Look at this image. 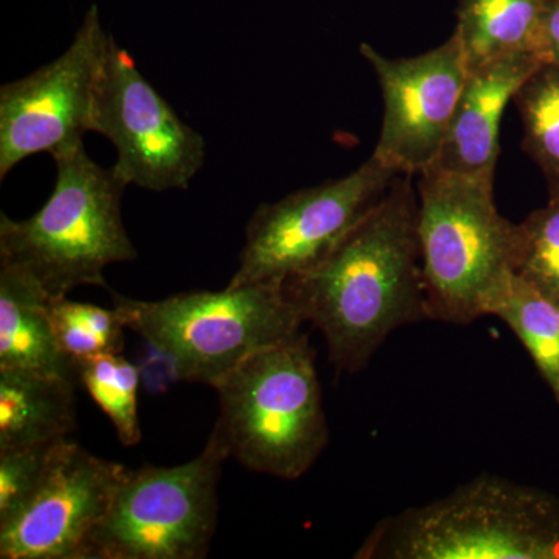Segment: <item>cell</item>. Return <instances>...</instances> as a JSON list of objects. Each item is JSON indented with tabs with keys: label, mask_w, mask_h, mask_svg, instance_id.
<instances>
[{
	"label": "cell",
	"mask_w": 559,
	"mask_h": 559,
	"mask_svg": "<svg viewBox=\"0 0 559 559\" xmlns=\"http://www.w3.org/2000/svg\"><path fill=\"white\" fill-rule=\"evenodd\" d=\"M414 178L400 175L322 260L282 283L301 320L325 337L340 373L366 369L390 334L428 320Z\"/></svg>",
	"instance_id": "6da1fadb"
},
{
	"label": "cell",
	"mask_w": 559,
	"mask_h": 559,
	"mask_svg": "<svg viewBox=\"0 0 559 559\" xmlns=\"http://www.w3.org/2000/svg\"><path fill=\"white\" fill-rule=\"evenodd\" d=\"M314 349L297 333L242 360L215 385L210 439L245 468L297 480L330 443Z\"/></svg>",
	"instance_id": "7a4b0ae2"
},
{
	"label": "cell",
	"mask_w": 559,
	"mask_h": 559,
	"mask_svg": "<svg viewBox=\"0 0 559 559\" xmlns=\"http://www.w3.org/2000/svg\"><path fill=\"white\" fill-rule=\"evenodd\" d=\"M358 559H559V499L481 474L378 522Z\"/></svg>",
	"instance_id": "3957f363"
},
{
	"label": "cell",
	"mask_w": 559,
	"mask_h": 559,
	"mask_svg": "<svg viewBox=\"0 0 559 559\" xmlns=\"http://www.w3.org/2000/svg\"><path fill=\"white\" fill-rule=\"evenodd\" d=\"M49 201L27 219L0 215V261L27 271L50 297L106 286L110 264L138 257L121 218L127 183L87 156L84 145L55 154Z\"/></svg>",
	"instance_id": "277c9868"
},
{
	"label": "cell",
	"mask_w": 559,
	"mask_h": 559,
	"mask_svg": "<svg viewBox=\"0 0 559 559\" xmlns=\"http://www.w3.org/2000/svg\"><path fill=\"white\" fill-rule=\"evenodd\" d=\"M417 178L426 316L468 325L513 274L516 224L496 207L495 180L432 168Z\"/></svg>",
	"instance_id": "5b68a950"
},
{
	"label": "cell",
	"mask_w": 559,
	"mask_h": 559,
	"mask_svg": "<svg viewBox=\"0 0 559 559\" xmlns=\"http://www.w3.org/2000/svg\"><path fill=\"white\" fill-rule=\"evenodd\" d=\"M112 299L127 330L167 359L178 380L210 388L260 349L296 336L304 323L282 285L274 283L194 290L162 300L120 294Z\"/></svg>",
	"instance_id": "8992f818"
},
{
	"label": "cell",
	"mask_w": 559,
	"mask_h": 559,
	"mask_svg": "<svg viewBox=\"0 0 559 559\" xmlns=\"http://www.w3.org/2000/svg\"><path fill=\"white\" fill-rule=\"evenodd\" d=\"M226 452L210 439L178 466L128 469L84 559H201L218 524V484Z\"/></svg>",
	"instance_id": "52a82bcc"
},
{
	"label": "cell",
	"mask_w": 559,
	"mask_h": 559,
	"mask_svg": "<svg viewBox=\"0 0 559 559\" xmlns=\"http://www.w3.org/2000/svg\"><path fill=\"white\" fill-rule=\"evenodd\" d=\"M399 176L371 154L344 178L260 205L249 221L240 264L227 286L282 285L307 271L384 200Z\"/></svg>",
	"instance_id": "ba28073f"
},
{
	"label": "cell",
	"mask_w": 559,
	"mask_h": 559,
	"mask_svg": "<svg viewBox=\"0 0 559 559\" xmlns=\"http://www.w3.org/2000/svg\"><path fill=\"white\" fill-rule=\"evenodd\" d=\"M92 132L116 146L112 170L127 186L187 190L204 167V138L179 119L114 38L98 83Z\"/></svg>",
	"instance_id": "9c48e42d"
},
{
	"label": "cell",
	"mask_w": 559,
	"mask_h": 559,
	"mask_svg": "<svg viewBox=\"0 0 559 559\" xmlns=\"http://www.w3.org/2000/svg\"><path fill=\"white\" fill-rule=\"evenodd\" d=\"M110 38L92 7L60 58L0 87V179L27 157L84 145Z\"/></svg>",
	"instance_id": "30bf717a"
},
{
	"label": "cell",
	"mask_w": 559,
	"mask_h": 559,
	"mask_svg": "<svg viewBox=\"0 0 559 559\" xmlns=\"http://www.w3.org/2000/svg\"><path fill=\"white\" fill-rule=\"evenodd\" d=\"M359 51L377 73L384 100L373 156L400 175H421L439 159L468 76L457 36L414 58L392 60L370 44Z\"/></svg>",
	"instance_id": "8fae6325"
},
{
	"label": "cell",
	"mask_w": 559,
	"mask_h": 559,
	"mask_svg": "<svg viewBox=\"0 0 559 559\" xmlns=\"http://www.w3.org/2000/svg\"><path fill=\"white\" fill-rule=\"evenodd\" d=\"M128 469L75 441H58L36 495L0 524V558L84 559L92 533L109 513Z\"/></svg>",
	"instance_id": "7c38bea8"
},
{
	"label": "cell",
	"mask_w": 559,
	"mask_h": 559,
	"mask_svg": "<svg viewBox=\"0 0 559 559\" xmlns=\"http://www.w3.org/2000/svg\"><path fill=\"white\" fill-rule=\"evenodd\" d=\"M540 64L536 55L522 53L469 69L447 142L430 168L495 180L500 121L516 92Z\"/></svg>",
	"instance_id": "4fadbf2b"
},
{
	"label": "cell",
	"mask_w": 559,
	"mask_h": 559,
	"mask_svg": "<svg viewBox=\"0 0 559 559\" xmlns=\"http://www.w3.org/2000/svg\"><path fill=\"white\" fill-rule=\"evenodd\" d=\"M51 297L27 271L0 261V370L53 374L79 382L49 314Z\"/></svg>",
	"instance_id": "5bb4252c"
},
{
	"label": "cell",
	"mask_w": 559,
	"mask_h": 559,
	"mask_svg": "<svg viewBox=\"0 0 559 559\" xmlns=\"http://www.w3.org/2000/svg\"><path fill=\"white\" fill-rule=\"evenodd\" d=\"M76 384L53 374L0 370V450L69 439L76 428Z\"/></svg>",
	"instance_id": "9a60e30c"
},
{
	"label": "cell",
	"mask_w": 559,
	"mask_h": 559,
	"mask_svg": "<svg viewBox=\"0 0 559 559\" xmlns=\"http://www.w3.org/2000/svg\"><path fill=\"white\" fill-rule=\"evenodd\" d=\"M551 0H460L455 16L457 36L466 66L514 55H538L539 32ZM543 61V60H540Z\"/></svg>",
	"instance_id": "2e32d148"
},
{
	"label": "cell",
	"mask_w": 559,
	"mask_h": 559,
	"mask_svg": "<svg viewBox=\"0 0 559 559\" xmlns=\"http://www.w3.org/2000/svg\"><path fill=\"white\" fill-rule=\"evenodd\" d=\"M485 316H496L520 337L559 404V305L510 274L489 297Z\"/></svg>",
	"instance_id": "e0dca14e"
},
{
	"label": "cell",
	"mask_w": 559,
	"mask_h": 559,
	"mask_svg": "<svg viewBox=\"0 0 559 559\" xmlns=\"http://www.w3.org/2000/svg\"><path fill=\"white\" fill-rule=\"evenodd\" d=\"M524 124V146L549 183L559 191V64L543 62L513 98Z\"/></svg>",
	"instance_id": "ac0fdd59"
},
{
	"label": "cell",
	"mask_w": 559,
	"mask_h": 559,
	"mask_svg": "<svg viewBox=\"0 0 559 559\" xmlns=\"http://www.w3.org/2000/svg\"><path fill=\"white\" fill-rule=\"evenodd\" d=\"M49 314L58 345L73 362L123 352L127 326L116 308L51 297Z\"/></svg>",
	"instance_id": "d6986e66"
},
{
	"label": "cell",
	"mask_w": 559,
	"mask_h": 559,
	"mask_svg": "<svg viewBox=\"0 0 559 559\" xmlns=\"http://www.w3.org/2000/svg\"><path fill=\"white\" fill-rule=\"evenodd\" d=\"M79 384L112 421L124 447L142 439L138 412L139 370L121 355H103L76 364Z\"/></svg>",
	"instance_id": "ffe728a7"
},
{
	"label": "cell",
	"mask_w": 559,
	"mask_h": 559,
	"mask_svg": "<svg viewBox=\"0 0 559 559\" xmlns=\"http://www.w3.org/2000/svg\"><path fill=\"white\" fill-rule=\"evenodd\" d=\"M513 274L559 305V191L516 224Z\"/></svg>",
	"instance_id": "44dd1931"
},
{
	"label": "cell",
	"mask_w": 559,
	"mask_h": 559,
	"mask_svg": "<svg viewBox=\"0 0 559 559\" xmlns=\"http://www.w3.org/2000/svg\"><path fill=\"white\" fill-rule=\"evenodd\" d=\"M58 441L0 450V524L16 516L36 495Z\"/></svg>",
	"instance_id": "7402d4cb"
},
{
	"label": "cell",
	"mask_w": 559,
	"mask_h": 559,
	"mask_svg": "<svg viewBox=\"0 0 559 559\" xmlns=\"http://www.w3.org/2000/svg\"><path fill=\"white\" fill-rule=\"evenodd\" d=\"M538 55L543 62L559 64V0H551L540 25Z\"/></svg>",
	"instance_id": "603a6c76"
}]
</instances>
